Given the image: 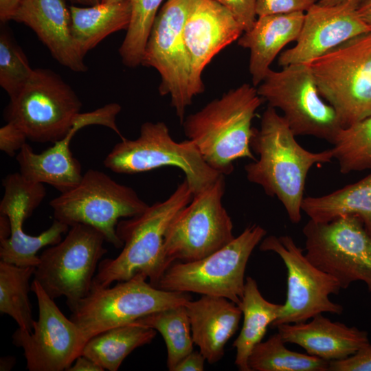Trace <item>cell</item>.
<instances>
[{"mask_svg":"<svg viewBox=\"0 0 371 371\" xmlns=\"http://www.w3.org/2000/svg\"><path fill=\"white\" fill-rule=\"evenodd\" d=\"M357 10L360 18L371 27V0H365Z\"/></svg>","mask_w":371,"mask_h":371,"instance_id":"cell-42","label":"cell"},{"mask_svg":"<svg viewBox=\"0 0 371 371\" xmlns=\"http://www.w3.org/2000/svg\"><path fill=\"white\" fill-rule=\"evenodd\" d=\"M69 7L71 33L75 46L84 58L104 38L128 27L131 1L102 3L91 6Z\"/></svg>","mask_w":371,"mask_h":371,"instance_id":"cell-25","label":"cell"},{"mask_svg":"<svg viewBox=\"0 0 371 371\" xmlns=\"http://www.w3.org/2000/svg\"><path fill=\"white\" fill-rule=\"evenodd\" d=\"M243 32L233 14L215 0H195L183 27L194 96L204 91L202 73L205 67L221 50L238 39Z\"/></svg>","mask_w":371,"mask_h":371,"instance_id":"cell-19","label":"cell"},{"mask_svg":"<svg viewBox=\"0 0 371 371\" xmlns=\"http://www.w3.org/2000/svg\"><path fill=\"white\" fill-rule=\"evenodd\" d=\"M282 115L270 106L262 113L260 128L254 129L251 148L258 158L245 166L249 181L262 187L266 194L276 197L289 220L298 223L306 179L317 164L330 162V149L311 152L295 139Z\"/></svg>","mask_w":371,"mask_h":371,"instance_id":"cell-1","label":"cell"},{"mask_svg":"<svg viewBox=\"0 0 371 371\" xmlns=\"http://www.w3.org/2000/svg\"><path fill=\"white\" fill-rule=\"evenodd\" d=\"M185 305L156 311L134 322L153 328L161 335L166 345L167 367L170 371H173L176 366L194 350L190 323Z\"/></svg>","mask_w":371,"mask_h":371,"instance_id":"cell-29","label":"cell"},{"mask_svg":"<svg viewBox=\"0 0 371 371\" xmlns=\"http://www.w3.org/2000/svg\"><path fill=\"white\" fill-rule=\"evenodd\" d=\"M262 100L256 87L243 84L186 117L184 133L211 168L229 175L234 161L256 159L250 145L252 121Z\"/></svg>","mask_w":371,"mask_h":371,"instance_id":"cell-3","label":"cell"},{"mask_svg":"<svg viewBox=\"0 0 371 371\" xmlns=\"http://www.w3.org/2000/svg\"><path fill=\"white\" fill-rule=\"evenodd\" d=\"M302 211L316 222H328L346 214L357 216L371 234V173L328 194L304 197Z\"/></svg>","mask_w":371,"mask_h":371,"instance_id":"cell-27","label":"cell"},{"mask_svg":"<svg viewBox=\"0 0 371 371\" xmlns=\"http://www.w3.org/2000/svg\"><path fill=\"white\" fill-rule=\"evenodd\" d=\"M35 267H20L0 260V312L11 317L19 328L32 331L34 320L28 297L30 279Z\"/></svg>","mask_w":371,"mask_h":371,"instance_id":"cell-31","label":"cell"},{"mask_svg":"<svg viewBox=\"0 0 371 371\" xmlns=\"http://www.w3.org/2000/svg\"><path fill=\"white\" fill-rule=\"evenodd\" d=\"M256 89L268 106L282 112L295 136H313L332 144L343 128L335 109L320 95L308 64L270 69Z\"/></svg>","mask_w":371,"mask_h":371,"instance_id":"cell-11","label":"cell"},{"mask_svg":"<svg viewBox=\"0 0 371 371\" xmlns=\"http://www.w3.org/2000/svg\"><path fill=\"white\" fill-rule=\"evenodd\" d=\"M350 2L335 5H313L306 12L296 44L282 52L278 65L307 64L343 43L371 32Z\"/></svg>","mask_w":371,"mask_h":371,"instance_id":"cell-18","label":"cell"},{"mask_svg":"<svg viewBox=\"0 0 371 371\" xmlns=\"http://www.w3.org/2000/svg\"><path fill=\"white\" fill-rule=\"evenodd\" d=\"M276 328L285 343L297 344L307 354L328 361L346 359L370 343L366 330L332 322L322 314L309 322L284 324Z\"/></svg>","mask_w":371,"mask_h":371,"instance_id":"cell-22","label":"cell"},{"mask_svg":"<svg viewBox=\"0 0 371 371\" xmlns=\"http://www.w3.org/2000/svg\"><path fill=\"white\" fill-rule=\"evenodd\" d=\"M163 1L131 0V21L119 49L125 66L133 68L142 65L148 38Z\"/></svg>","mask_w":371,"mask_h":371,"instance_id":"cell-33","label":"cell"},{"mask_svg":"<svg viewBox=\"0 0 371 371\" xmlns=\"http://www.w3.org/2000/svg\"><path fill=\"white\" fill-rule=\"evenodd\" d=\"M365 0H319L317 3L323 5H335L340 3L350 2L357 8Z\"/></svg>","mask_w":371,"mask_h":371,"instance_id":"cell-44","label":"cell"},{"mask_svg":"<svg viewBox=\"0 0 371 371\" xmlns=\"http://www.w3.org/2000/svg\"><path fill=\"white\" fill-rule=\"evenodd\" d=\"M49 205L54 219L69 227L91 226L115 248L124 245L116 232L119 219L139 215L149 206L133 188L94 169L88 170L75 187L60 193Z\"/></svg>","mask_w":371,"mask_h":371,"instance_id":"cell-6","label":"cell"},{"mask_svg":"<svg viewBox=\"0 0 371 371\" xmlns=\"http://www.w3.org/2000/svg\"><path fill=\"white\" fill-rule=\"evenodd\" d=\"M225 175L194 194L171 221L165 235V271L176 260L202 259L233 240V223L222 203Z\"/></svg>","mask_w":371,"mask_h":371,"instance_id":"cell-10","label":"cell"},{"mask_svg":"<svg viewBox=\"0 0 371 371\" xmlns=\"http://www.w3.org/2000/svg\"><path fill=\"white\" fill-rule=\"evenodd\" d=\"M328 371H371V344H366L346 359L329 361Z\"/></svg>","mask_w":371,"mask_h":371,"instance_id":"cell-36","label":"cell"},{"mask_svg":"<svg viewBox=\"0 0 371 371\" xmlns=\"http://www.w3.org/2000/svg\"><path fill=\"white\" fill-rule=\"evenodd\" d=\"M195 0H167L155 19L144 49L142 65L160 74L161 95L169 94L181 124L194 97L191 89V63L183 27Z\"/></svg>","mask_w":371,"mask_h":371,"instance_id":"cell-14","label":"cell"},{"mask_svg":"<svg viewBox=\"0 0 371 371\" xmlns=\"http://www.w3.org/2000/svg\"><path fill=\"white\" fill-rule=\"evenodd\" d=\"M266 234L260 225H249L225 247L202 259L174 262L156 287L223 297L238 306L244 294L247 262Z\"/></svg>","mask_w":371,"mask_h":371,"instance_id":"cell-7","label":"cell"},{"mask_svg":"<svg viewBox=\"0 0 371 371\" xmlns=\"http://www.w3.org/2000/svg\"><path fill=\"white\" fill-rule=\"evenodd\" d=\"M307 64L320 95L335 109L343 128L371 115V32Z\"/></svg>","mask_w":371,"mask_h":371,"instance_id":"cell-4","label":"cell"},{"mask_svg":"<svg viewBox=\"0 0 371 371\" xmlns=\"http://www.w3.org/2000/svg\"><path fill=\"white\" fill-rule=\"evenodd\" d=\"M15 364V358L13 357H4L0 360V370H10Z\"/></svg>","mask_w":371,"mask_h":371,"instance_id":"cell-45","label":"cell"},{"mask_svg":"<svg viewBox=\"0 0 371 371\" xmlns=\"http://www.w3.org/2000/svg\"><path fill=\"white\" fill-rule=\"evenodd\" d=\"M103 234L76 224L58 243L45 249L35 267L36 280L52 299L63 296L72 311L90 292L100 260L107 252Z\"/></svg>","mask_w":371,"mask_h":371,"instance_id":"cell-12","label":"cell"},{"mask_svg":"<svg viewBox=\"0 0 371 371\" xmlns=\"http://www.w3.org/2000/svg\"><path fill=\"white\" fill-rule=\"evenodd\" d=\"M137 273L115 286L91 289L71 311L70 319L87 341L109 328L133 323L154 312L185 305L188 293L158 289Z\"/></svg>","mask_w":371,"mask_h":371,"instance_id":"cell-8","label":"cell"},{"mask_svg":"<svg viewBox=\"0 0 371 371\" xmlns=\"http://www.w3.org/2000/svg\"><path fill=\"white\" fill-rule=\"evenodd\" d=\"M25 134L12 122L0 128V149L10 157H13L26 144Z\"/></svg>","mask_w":371,"mask_h":371,"instance_id":"cell-38","label":"cell"},{"mask_svg":"<svg viewBox=\"0 0 371 371\" xmlns=\"http://www.w3.org/2000/svg\"><path fill=\"white\" fill-rule=\"evenodd\" d=\"M126 0H102L101 2L102 3H113V2H120L124 1Z\"/></svg>","mask_w":371,"mask_h":371,"instance_id":"cell-47","label":"cell"},{"mask_svg":"<svg viewBox=\"0 0 371 371\" xmlns=\"http://www.w3.org/2000/svg\"><path fill=\"white\" fill-rule=\"evenodd\" d=\"M110 120L109 111L102 106L90 112L78 113L67 134L41 153H34L26 143L16 157L19 172L27 180L49 184L60 193L71 190L82 177L80 163L70 150L72 137L87 126H106Z\"/></svg>","mask_w":371,"mask_h":371,"instance_id":"cell-20","label":"cell"},{"mask_svg":"<svg viewBox=\"0 0 371 371\" xmlns=\"http://www.w3.org/2000/svg\"><path fill=\"white\" fill-rule=\"evenodd\" d=\"M227 8L235 17L244 32L256 21V0H215Z\"/></svg>","mask_w":371,"mask_h":371,"instance_id":"cell-37","label":"cell"},{"mask_svg":"<svg viewBox=\"0 0 371 371\" xmlns=\"http://www.w3.org/2000/svg\"><path fill=\"white\" fill-rule=\"evenodd\" d=\"M5 189L0 203V214L7 215L11 233L0 240L1 261L20 267H36L39 262L37 252L43 247L62 240L69 226L54 219L51 226L38 236L25 232L23 224L43 201L46 190L43 183L25 179L20 172L8 175L3 180Z\"/></svg>","mask_w":371,"mask_h":371,"instance_id":"cell-17","label":"cell"},{"mask_svg":"<svg viewBox=\"0 0 371 371\" xmlns=\"http://www.w3.org/2000/svg\"><path fill=\"white\" fill-rule=\"evenodd\" d=\"M205 360L200 351L193 350L176 366L173 371H203Z\"/></svg>","mask_w":371,"mask_h":371,"instance_id":"cell-39","label":"cell"},{"mask_svg":"<svg viewBox=\"0 0 371 371\" xmlns=\"http://www.w3.org/2000/svg\"><path fill=\"white\" fill-rule=\"evenodd\" d=\"M260 249L273 251L282 260L287 270L286 300L271 327L307 322L323 313L341 315L343 306L330 300L341 289L338 281L314 265L292 237L269 236Z\"/></svg>","mask_w":371,"mask_h":371,"instance_id":"cell-15","label":"cell"},{"mask_svg":"<svg viewBox=\"0 0 371 371\" xmlns=\"http://www.w3.org/2000/svg\"><path fill=\"white\" fill-rule=\"evenodd\" d=\"M81 108L78 96L59 74L37 68L10 98L5 118L34 142L55 143L67 134Z\"/></svg>","mask_w":371,"mask_h":371,"instance_id":"cell-9","label":"cell"},{"mask_svg":"<svg viewBox=\"0 0 371 371\" xmlns=\"http://www.w3.org/2000/svg\"><path fill=\"white\" fill-rule=\"evenodd\" d=\"M67 371H103L99 365L89 357L80 355L74 363L67 370Z\"/></svg>","mask_w":371,"mask_h":371,"instance_id":"cell-40","label":"cell"},{"mask_svg":"<svg viewBox=\"0 0 371 371\" xmlns=\"http://www.w3.org/2000/svg\"><path fill=\"white\" fill-rule=\"evenodd\" d=\"M192 197L184 179L165 201L149 205L139 215L119 221L116 232L124 244L122 250L116 258L100 262L91 289L109 287L115 281L128 280L137 273L144 275L156 287L165 273L164 245L167 229Z\"/></svg>","mask_w":371,"mask_h":371,"instance_id":"cell-2","label":"cell"},{"mask_svg":"<svg viewBox=\"0 0 371 371\" xmlns=\"http://www.w3.org/2000/svg\"><path fill=\"white\" fill-rule=\"evenodd\" d=\"M69 1L71 3L84 6H91L98 3H100L102 0H65Z\"/></svg>","mask_w":371,"mask_h":371,"instance_id":"cell-46","label":"cell"},{"mask_svg":"<svg viewBox=\"0 0 371 371\" xmlns=\"http://www.w3.org/2000/svg\"><path fill=\"white\" fill-rule=\"evenodd\" d=\"M278 332L254 346L249 359L251 371H328L329 361L289 350Z\"/></svg>","mask_w":371,"mask_h":371,"instance_id":"cell-30","label":"cell"},{"mask_svg":"<svg viewBox=\"0 0 371 371\" xmlns=\"http://www.w3.org/2000/svg\"><path fill=\"white\" fill-rule=\"evenodd\" d=\"M282 306L267 301L254 279H245L244 294L238 305L243 322L240 334L233 343L236 350L234 363L239 370L251 371L248 365L249 355L254 346L262 341L268 326L278 317Z\"/></svg>","mask_w":371,"mask_h":371,"instance_id":"cell-26","label":"cell"},{"mask_svg":"<svg viewBox=\"0 0 371 371\" xmlns=\"http://www.w3.org/2000/svg\"><path fill=\"white\" fill-rule=\"evenodd\" d=\"M31 291L38 302V320H34L32 332L16 329L12 342L23 350L28 370H67L82 354L87 341L76 324L34 279Z\"/></svg>","mask_w":371,"mask_h":371,"instance_id":"cell-16","label":"cell"},{"mask_svg":"<svg viewBox=\"0 0 371 371\" xmlns=\"http://www.w3.org/2000/svg\"><path fill=\"white\" fill-rule=\"evenodd\" d=\"M34 69L8 30L0 32V86L14 96L29 80Z\"/></svg>","mask_w":371,"mask_h":371,"instance_id":"cell-34","label":"cell"},{"mask_svg":"<svg viewBox=\"0 0 371 371\" xmlns=\"http://www.w3.org/2000/svg\"><path fill=\"white\" fill-rule=\"evenodd\" d=\"M332 145L341 173L371 169V115L341 128Z\"/></svg>","mask_w":371,"mask_h":371,"instance_id":"cell-32","label":"cell"},{"mask_svg":"<svg viewBox=\"0 0 371 371\" xmlns=\"http://www.w3.org/2000/svg\"><path fill=\"white\" fill-rule=\"evenodd\" d=\"M318 0H256V11L258 16L306 12Z\"/></svg>","mask_w":371,"mask_h":371,"instance_id":"cell-35","label":"cell"},{"mask_svg":"<svg viewBox=\"0 0 371 371\" xmlns=\"http://www.w3.org/2000/svg\"><path fill=\"white\" fill-rule=\"evenodd\" d=\"M103 163L106 168L120 174L177 167L185 174L193 195L207 188L221 175L205 162L192 141H175L162 122L143 123L138 137L121 139Z\"/></svg>","mask_w":371,"mask_h":371,"instance_id":"cell-5","label":"cell"},{"mask_svg":"<svg viewBox=\"0 0 371 371\" xmlns=\"http://www.w3.org/2000/svg\"><path fill=\"white\" fill-rule=\"evenodd\" d=\"M302 232L305 256L314 265L334 277L341 289L361 281L371 293V234L357 216L310 219Z\"/></svg>","mask_w":371,"mask_h":371,"instance_id":"cell-13","label":"cell"},{"mask_svg":"<svg viewBox=\"0 0 371 371\" xmlns=\"http://www.w3.org/2000/svg\"><path fill=\"white\" fill-rule=\"evenodd\" d=\"M157 330L135 322L103 331L89 339L82 351L102 368L119 369L124 359L137 348L150 344Z\"/></svg>","mask_w":371,"mask_h":371,"instance_id":"cell-28","label":"cell"},{"mask_svg":"<svg viewBox=\"0 0 371 371\" xmlns=\"http://www.w3.org/2000/svg\"><path fill=\"white\" fill-rule=\"evenodd\" d=\"M12 20L31 28L58 63L76 72L87 71L72 38L65 0H23Z\"/></svg>","mask_w":371,"mask_h":371,"instance_id":"cell-21","label":"cell"},{"mask_svg":"<svg viewBox=\"0 0 371 371\" xmlns=\"http://www.w3.org/2000/svg\"><path fill=\"white\" fill-rule=\"evenodd\" d=\"M185 306L194 344L209 363L218 362L224 355L226 343L238 328L241 309L225 297L205 295Z\"/></svg>","mask_w":371,"mask_h":371,"instance_id":"cell-23","label":"cell"},{"mask_svg":"<svg viewBox=\"0 0 371 371\" xmlns=\"http://www.w3.org/2000/svg\"><path fill=\"white\" fill-rule=\"evenodd\" d=\"M23 0H0V20L4 23L12 19Z\"/></svg>","mask_w":371,"mask_h":371,"instance_id":"cell-41","label":"cell"},{"mask_svg":"<svg viewBox=\"0 0 371 371\" xmlns=\"http://www.w3.org/2000/svg\"><path fill=\"white\" fill-rule=\"evenodd\" d=\"M11 226L8 216L0 214V240L8 238L10 236Z\"/></svg>","mask_w":371,"mask_h":371,"instance_id":"cell-43","label":"cell"},{"mask_svg":"<svg viewBox=\"0 0 371 371\" xmlns=\"http://www.w3.org/2000/svg\"><path fill=\"white\" fill-rule=\"evenodd\" d=\"M304 15L303 12H296L258 16L254 25L238 38V45L250 52L249 71L253 86L262 82L281 50L297 40Z\"/></svg>","mask_w":371,"mask_h":371,"instance_id":"cell-24","label":"cell"}]
</instances>
